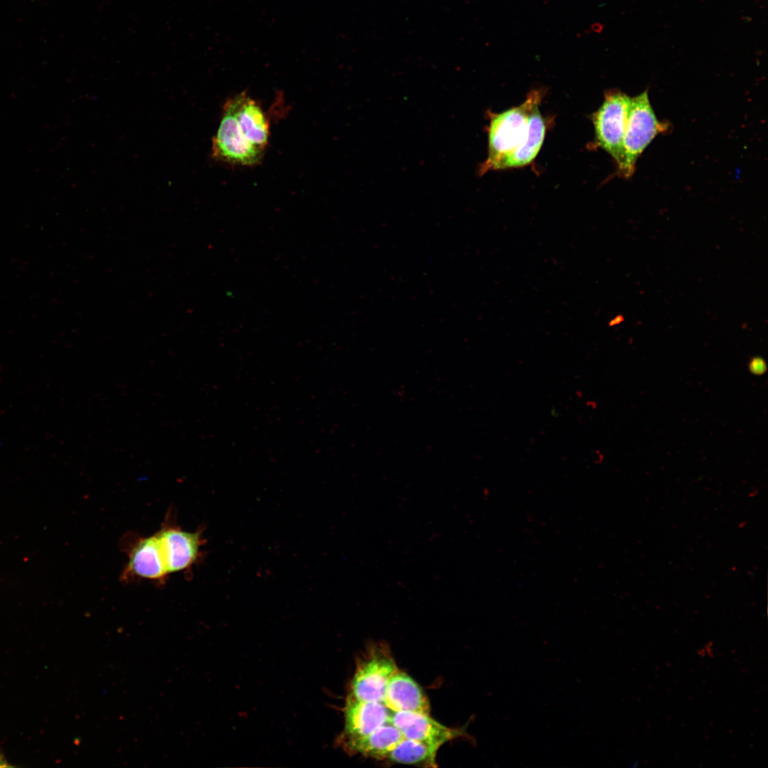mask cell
<instances>
[{
	"mask_svg": "<svg viewBox=\"0 0 768 768\" xmlns=\"http://www.w3.org/2000/svg\"><path fill=\"white\" fill-rule=\"evenodd\" d=\"M540 91L531 90L519 106L501 113H490L488 154L479 166L480 176L489 171H496L499 162L521 144L526 134L529 114L532 108L540 102Z\"/></svg>",
	"mask_w": 768,
	"mask_h": 768,
	"instance_id": "cell-1",
	"label": "cell"
},
{
	"mask_svg": "<svg viewBox=\"0 0 768 768\" xmlns=\"http://www.w3.org/2000/svg\"><path fill=\"white\" fill-rule=\"evenodd\" d=\"M668 128V123L660 122L656 117L647 91L631 98L623 140V161L617 171L619 175L631 177L641 153L657 135L666 132Z\"/></svg>",
	"mask_w": 768,
	"mask_h": 768,
	"instance_id": "cell-2",
	"label": "cell"
},
{
	"mask_svg": "<svg viewBox=\"0 0 768 768\" xmlns=\"http://www.w3.org/2000/svg\"><path fill=\"white\" fill-rule=\"evenodd\" d=\"M398 670L387 645L370 644L357 660L348 695L361 700L383 703L388 682Z\"/></svg>",
	"mask_w": 768,
	"mask_h": 768,
	"instance_id": "cell-3",
	"label": "cell"
},
{
	"mask_svg": "<svg viewBox=\"0 0 768 768\" xmlns=\"http://www.w3.org/2000/svg\"><path fill=\"white\" fill-rule=\"evenodd\" d=\"M631 97L609 90L599 109L592 114L597 144L605 150L619 169L623 161V140Z\"/></svg>",
	"mask_w": 768,
	"mask_h": 768,
	"instance_id": "cell-4",
	"label": "cell"
},
{
	"mask_svg": "<svg viewBox=\"0 0 768 768\" xmlns=\"http://www.w3.org/2000/svg\"><path fill=\"white\" fill-rule=\"evenodd\" d=\"M212 155L215 159L233 165L253 166L262 159L263 151L249 142L241 132L232 106L228 100L215 136Z\"/></svg>",
	"mask_w": 768,
	"mask_h": 768,
	"instance_id": "cell-5",
	"label": "cell"
},
{
	"mask_svg": "<svg viewBox=\"0 0 768 768\" xmlns=\"http://www.w3.org/2000/svg\"><path fill=\"white\" fill-rule=\"evenodd\" d=\"M155 535L169 575L190 570L202 557L205 539L199 530L189 532L165 523Z\"/></svg>",
	"mask_w": 768,
	"mask_h": 768,
	"instance_id": "cell-6",
	"label": "cell"
},
{
	"mask_svg": "<svg viewBox=\"0 0 768 768\" xmlns=\"http://www.w3.org/2000/svg\"><path fill=\"white\" fill-rule=\"evenodd\" d=\"M390 722L405 738L439 748L447 742L462 737L465 732L436 721L429 714L413 712H391Z\"/></svg>",
	"mask_w": 768,
	"mask_h": 768,
	"instance_id": "cell-7",
	"label": "cell"
},
{
	"mask_svg": "<svg viewBox=\"0 0 768 768\" xmlns=\"http://www.w3.org/2000/svg\"><path fill=\"white\" fill-rule=\"evenodd\" d=\"M127 552L128 561L122 574L125 580L137 578L164 582L169 573L155 533L137 538Z\"/></svg>",
	"mask_w": 768,
	"mask_h": 768,
	"instance_id": "cell-8",
	"label": "cell"
},
{
	"mask_svg": "<svg viewBox=\"0 0 768 768\" xmlns=\"http://www.w3.org/2000/svg\"><path fill=\"white\" fill-rule=\"evenodd\" d=\"M344 729L341 743L364 737L390 722L391 711L383 703L358 700L347 695L344 707Z\"/></svg>",
	"mask_w": 768,
	"mask_h": 768,
	"instance_id": "cell-9",
	"label": "cell"
},
{
	"mask_svg": "<svg viewBox=\"0 0 768 768\" xmlns=\"http://www.w3.org/2000/svg\"><path fill=\"white\" fill-rule=\"evenodd\" d=\"M391 712L429 714V700L421 687L410 676L398 670L390 679L383 699Z\"/></svg>",
	"mask_w": 768,
	"mask_h": 768,
	"instance_id": "cell-10",
	"label": "cell"
},
{
	"mask_svg": "<svg viewBox=\"0 0 768 768\" xmlns=\"http://www.w3.org/2000/svg\"><path fill=\"white\" fill-rule=\"evenodd\" d=\"M228 100L244 137L253 146L264 151L268 144L270 125L261 107L245 92Z\"/></svg>",
	"mask_w": 768,
	"mask_h": 768,
	"instance_id": "cell-11",
	"label": "cell"
},
{
	"mask_svg": "<svg viewBox=\"0 0 768 768\" xmlns=\"http://www.w3.org/2000/svg\"><path fill=\"white\" fill-rule=\"evenodd\" d=\"M539 104L531 110L528 118L526 134L521 144L502 159L496 170L521 167L529 164L538 154L543 143L546 123L540 112Z\"/></svg>",
	"mask_w": 768,
	"mask_h": 768,
	"instance_id": "cell-12",
	"label": "cell"
},
{
	"mask_svg": "<svg viewBox=\"0 0 768 768\" xmlns=\"http://www.w3.org/2000/svg\"><path fill=\"white\" fill-rule=\"evenodd\" d=\"M403 738L400 731L389 722L364 737L341 745L346 751L352 754H359L377 759H385Z\"/></svg>",
	"mask_w": 768,
	"mask_h": 768,
	"instance_id": "cell-13",
	"label": "cell"
},
{
	"mask_svg": "<svg viewBox=\"0 0 768 768\" xmlns=\"http://www.w3.org/2000/svg\"><path fill=\"white\" fill-rule=\"evenodd\" d=\"M437 748L404 737L385 759L399 764L422 767H437Z\"/></svg>",
	"mask_w": 768,
	"mask_h": 768,
	"instance_id": "cell-14",
	"label": "cell"
},
{
	"mask_svg": "<svg viewBox=\"0 0 768 768\" xmlns=\"http://www.w3.org/2000/svg\"><path fill=\"white\" fill-rule=\"evenodd\" d=\"M749 369L754 375H762L766 372V362L762 358H752L749 363Z\"/></svg>",
	"mask_w": 768,
	"mask_h": 768,
	"instance_id": "cell-15",
	"label": "cell"
},
{
	"mask_svg": "<svg viewBox=\"0 0 768 768\" xmlns=\"http://www.w3.org/2000/svg\"><path fill=\"white\" fill-rule=\"evenodd\" d=\"M603 28L604 26L599 22H595L590 25L591 31L597 33H601Z\"/></svg>",
	"mask_w": 768,
	"mask_h": 768,
	"instance_id": "cell-16",
	"label": "cell"
},
{
	"mask_svg": "<svg viewBox=\"0 0 768 768\" xmlns=\"http://www.w3.org/2000/svg\"><path fill=\"white\" fill-rule=\"evenodd\" d=\"M623 317L621 315H618L611 320L609 325H617L623 321Z\"/></svg>",
	"mask_w": 768,
	"mask_h": 768,
	"instance_id": "cell-17",
	"label": "cell"
}]
</instances>
